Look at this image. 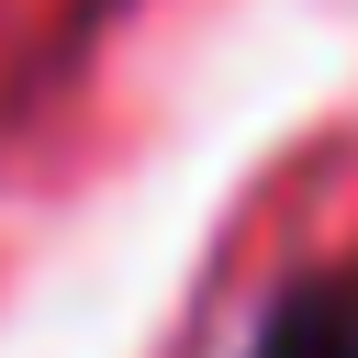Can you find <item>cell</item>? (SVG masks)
I'll return each instance as SVG.
<instances>
[{"label":"cell","mask_w":358,"mask_h":358,"mask_svg":"<svg viewBox=\"0 0 358 358\" xmlns=\"http://www.w3.org/2000/svg\"><path fill=\"white\" fill-rule=\"evenodd\" d=\"M246 358H358V268L291 280V291H280V302L257 313Z\"/></svg>","instance_id":"cell-1"}]
</instances>
